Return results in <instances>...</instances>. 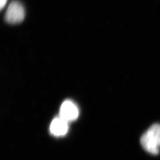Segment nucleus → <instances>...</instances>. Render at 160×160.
Listing matches in <instances>:
<instances>
[{"mask_svg":"<svg viewBox=\"0 0 160 160\" xmlns=\"http://www.w3.org/2000/svg\"><path fill=\"white\" fill-rule=\"evenodd\" d=\"M8 1V0H0V8L1 10H2L3 8L6 5Z\"/></svg>","mask_w":160,"mask_h":160,"instance_id":"obj_6","label":"nucleus"},{"mask_svg":"<svg viewBox=\"0 0 160 160\" xmlns=\"http://www.w3.org/2000/svg\"><path fill=\"white\" fill-rule=\"evenodd\" d=\"M78 109L73 102L68 100L62 104L60 108V116L66 121H72L78 116Z\"/></svg>","mask_w":160,"mask_h":160,"instance_id":"obj_2","label":"nucleus"},{"mask_svg":"<svg viewBox=\"0 0 160 160\" xmlns=\"http://www.w3.org/2000/svg\"><path fill=\"white\" fill-rule=\"evenodd\" d=\"M50 129L55 136H63L68 131V122L61 117L55 118L51 123Z\"/></svg>","mask_w":160,"mask_h":160,"instance_id":"obj_3","label":"nucleus"},{"mask_svg":"<svg viewBox=\"0 0 160 160\" xmlns=\"http://www.w3.org/2000/svg\"><path fill=\"white\" fill-rule=\"evenodd\" d=\"M141 143L143 149L150 153L154 155L159 153V146L147 132L142 136Z\"/></svg>","mask_w":160,"mask_h":160,"instance_id":"obj_4","label":"nucleus"},{"mask_svg":"<svg viewBox=\"0 0 160 160\" xmlns=\"http://www.w3.org/2000/svg\"><path fill=\"white\" fill-rule=\"evenodd\" d=\"M147 132L151 136L158 145L160 147V125L154 124L151 125Z\"/></svg>","mask_w":160,"mask_h":160,"instance_id":"obj_5","label":"nucleus"},{"mask_svg":"<svg viewBox=\"0 0 160 160\" xmlns=\"http://www.w3.org/2000/svg\"><path fill=\"white\" fill-rule=\"evenodd\" d=\"M25 17L24 7L20 2L15 0L12 2L6 10L5 19L10 24L21 22Z\"/></svg>","mask_w":160,"mask_h":160,"instance_id":"obj_1","label":"nucleus"}]
</instances>
